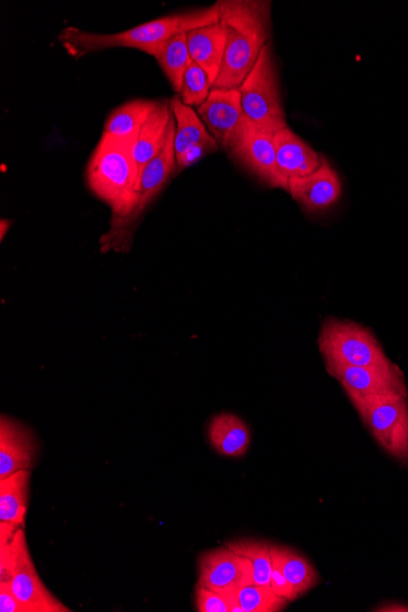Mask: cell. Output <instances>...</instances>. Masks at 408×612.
Segmentation results:
<instances>
[{"label": "cell", "instance_id": "obj_31", "mask_svg": "<svg viewBox=\"0 0 408 612\" xmlns=\"http://www.w3.org/2000/svg\"><path fill=\"white\" fill-rule=\"evenodd\" d=\"M376 611H380V612H384V611H387V612H407L408 611V606L406 605H401V604H394V605H384V606H380L378 608Z\"/></svg>", "mask_w": 408, "mask_h": 612}, {"label": "cell", "instance_id": "obj_11", "mask_svg": "<svg viewBox=\"0 0 408 612\" xmlns=\"http://www.w3.org/2000/svg\"><path fill=\"white\" fill-rule=\"evenodd\" d=\"M11 590L27 612H70L60 599L55 598L41 580L31 558L27 535H23L19 548L18 560Z\"/></svg>", "mask_w": 408, "mask_h": 612}, {"label": "cell", "instance_id": "obj_13", "mask_svg": "<svg viewBox=\"0 0 408 612\" xmlns=\"http://www.w3.org/2000/svg\"><path fill=\"white\" fill-rule=\"evenodd\" d=\"M175 172H178V160L177 152H175V121L172 117L165 147L139 175L137 206L129 227H127V238L130 242V232L136 226V221L142 218L147 207L155 201Z\"/></svg>", "mask_w": 408, "mask_h": 612}, {"label": "cell", "instance_id": "obj_5", "mask_svg": "<svg viewBox=\"0 0 408 612\" xmlns=\"http://www.w3.org/2000/svg\"><path fill=\"white\" fill-rule=\"evenodd\" d=\"M239 90L244 117L252 125L272 134L287 127L271 43Z\"/></svg>", "mask_w": 408, "mask_h": 612}, {"label": "cell", "instance_id": "obj_21", "mask_svg": "<svg viewBox=\"0 0 408 612\" xmlns=\"http://www.w3.org/2000/svg\"><path fill=\"white\" fill-rule=\"evenodd\" d=\"M158 103L159 101L134 100L122 104L107 117L103 135L122 138L137 136Z\"/></svg>", "mask_w": 408, "mask_h": 612}, {"label": "cell", "instance_id": "obj_14", "mask_svg": "<svg viewBox=\"0 0 408 612\" xmlns=\"http://www.w3.org/2000/svg\"><path fill=\"white\" fill-rule=\"evenodd\" d=\"M38 443L22 423L2 416L0 419V479L20 470H31L36 464Z\"/></svg>", "mask_w": 408, "mask_h": 612}, {"label": "cell", "instance_id": "obj_19", "mask_svg": "<svg viewBox=\"0 0 408 612\" xmlns=\"http://www.w3.org/2000/svg\"><path fill=\"white\" fill-rule=\"evenodd\" d=\"M31 470H20L0 479V523L25 526Z\"/></svg>", "mask_w": 408, "mask_h": 612}, {"label": "cell", "instance_id": "obj_29", "mask_svg": "<svg viewBox=\"0 0 408 612\" xmlns=\"http://www.w3.org/2000/svg\"><path fill=\"white\" fill-rule=\"evenodd\" d=\"M271 588L275 594L283 597L287 600V602H294V600L300 597L296 593L295 588L286 580V577L284 575L282 569H280L275 559H273Z\"/></svg>", "mask_w": 408, "mask_h": 612}, {"label": "cell", "instance_id": "obj_22", "mask_svg": "<svg viewBox=\"0 0 408 612\" xmlns=\"http://www.w3.org/2000/svg\"><path fill=\"white\" fill-rule=\"evenodd\" d=\"M272 558L276 560L286 580L295 588L299 595L305 594L316 587L320 575L312 563L294 549L271 544Z\"/></svg>", "mask_w": 408, "mask_h": 612}, {"label": "cell", "instance_id": "obj_20", "mask_svg": "<svg viewBox=\"0 0 408 612\" xmlns=\"http://www.w3.org/2000/svg\"><path fill=\"white\" fill-rule=\"evenodd\" d=\"M169 101L175 121V152H177V157L197 145L216 139L209 134L201 117L192 107L184 104L179 96H175Z\"/></svg>", "mask_w": 408, "mask_h": 612}, {"label": "cell", "instance_id": "obj_1", "mask_svg": "<svg viewBox=\"0 0 408 612\" xmlns=\"http://www.w3.org/2000/svg\"><path fill=\"white\" fill-rule=\"evenodd\" d=\"M136 136L102 135L86 167L90 190L112 209V226L102 239L103 252L127 251V227L137 206L139 170L134 157Z\"/></svg>", "mask_w": 408, "mask_h": 612}, {"label": "cell", "instance_id": "obj_2", "mask_svg": "<svg viewBox=\"0 0 408 612\" xmlns=\"http://www.w3.org/2000/svg\"><path fill=\"white\" fill-rule=\"evenodd\" d=\"M219 3L186 13L161 17L118 33H93L73 27L60 34L61 44L74 58L109 49H134L156 56L161 45L180 33L219 22Z\"/></svg>", "mask_w": 408, "mask_h": 612}, {"label": "cell", "instance_id": "obj_7", "mask_svg": "<svg viewBox=\"0 0 408 612\" xmlns=\"http://www.w3.org/2000/svg\"><path fill=\"white\" fill-rule=\"evenodd\" d=\"M325 367L341 383L354 407L381 396L408 397V387L400 369L381 371L344 364H325Z\"/></svg>", "mask_w": 408, "mask_h": 612}, {"label": "cell", "instance_id": "obj_6", "mask_svg": "<svg viewBox=\"0 0 408 612\" xmlns=\"http://www.w3.org/2000/svg\"><path fill=\"white\" fill-rule=\"evenodd\" d=\"M408 397L381 396L356 406L373 438L396 461L408 466Z\"/></svg>", "mask_w": 408, "mask_h": 612}, {"label": "cell", "instance_id": "obj_17", "mask_svg": "<svg viewBox=\"0 0 408 612\" xmlns=\"http://www.w3.org/2000/svg\"><path fill=\"white\" fill-rule=\"evenodd\" d=\"M170 101H159L157 108L136 136L134 157L142 175L147 164L156 158L166 145L169 127L172 121Z\"/></svg>", "mask_w": 408, "mask_h": 612}, {"label": "cell", "instance_id": "obj_23", "mask_svg": "<svg viewBox=\"0 0 408 612\" xmlns=\"http://www.w3.org/2000/svg\"><path fill=\"white\" fill-rule=\"evenodd\" d=\"M186 34L188 33H180L168 40L155 56L172 90L177 93L181 90L186 70L193 63Z\"/></svg>", "mask_w": 408, "mask_h": 612}, {"label": "cell", "instance_id": "obj_8", "mask_svg": "<svg viewBox=\"0 0 408 612\" xmlns=\"http://www.w3.org/2000/svg\"><path fill=\"white\" fill-rule=\"evenodd\" d=\"M228 152L261 181L287 191L278 168L274 134L261 131L247 120Z\"/></svg>", "mask_w": 408, "mask_h": 612}, {"label": "cell", "instance_id": "obj_16", "mask_svg": "<svg viewBox=\"0 0 408 612\" xmlns=\"http://www.w3.org/2000/svg\"><path fill=\"white\" fill-rule=\"evenodd\" d=\"M186 37L192 62L203 70L215 87L227 49V30L223 23L219 21L213 25L192 30Z\"/></svg>", "mask_w": 408, "mask_h": 612}, {"label": "cell", "instance_id": "obj_12", "mask_svg": "<svg viewBox=\"0 0 408 612\" xmlns=\"http://www.w3.org/2000/svg\"><path fill=\"white\" fill-rule=\"evenodd\" d=\"M287 193L307 214H321L334 207L343 195L339 174L322 155L321 167L303 178L291 179Z\"/></svg>", "mask_w": 408, "mask_h": 612}, {"label": "cell", "instance_id": "obj_28", "mask_svg": "<svg viewBox=\"0 0 408 612\" xmlns=\"http://www.w3.org/2000/svg\"><path fill=\"white\" fill-rule=\"evenodd\" d=\"M219 145L216 139L209 141L201 145H197L185 152L184 155L177 157L178 173L195 166L196 163L209 155V153L217 152Z\"/></svg>", "mask_w": 408, "mask_h": 612}, {"label": "cell", "instance_id": "obj_4", "mask_svg": "<svg viewBox=\"0 0 408 612\" xmlns=\"http://www.w3.org/2000/svg\"><path fill=\"white\" fill-rule=\"evenodd\" d=\"M318 348L325 364L396 371L370 329L353 321L328 318L321 328Z\"/></svg>", "mask_w": 408, "mask_h": 612}, {"label": "cell", "instance_id": "obj_15", "mask_svg": "<svg viewBox=\"0 0 408 612\" xmlns=\"http://www.w3.org/2000/svg\"><path fill=\"white\" fill-rule=\"evenodd\" d=\"M276 163L283 179L303 178L321 167L322 155H318L305 141L287 126L274 134Z\"/></svg>", "mask_w": 408, "mask_h": 612}, {"label": "cell", "instance_id": "obj_26", "mask_svg": "<svg viewBox=\"0 0 408 612\" xmlns=\"http://www.w3.org/2000/svg\"><path fill=\"white\" fill-rule=\"evenodd\" d=\"M212 90V82L209 81L207 74L200 66L192 63L184 75L179 97L189 107H200Z\"/></svg>", "mask_w": 408, "mask_h": 612}, {"label": "cell", "instance_id": "obj_24", "mask_svg": "<svg viewBox=\"0 0 408 612\" xmlns=\"http://www.w3.org/2000/svg\"><path fill=\"white\" fill-rule=\"evenodd\" d=\"M232 612H278L287 605V600L275 594L272 588L248 584L227 594Z\"/></svg>", "mask_w": 408, "mask_h": 612}, {"label": "cell", "instance_id": "obj_25", "mask_svg": "<svg viewBox=\"0 0 408 612\" xmlns=\"http://www.w3.org/2000/svg\"><path fill=\"white\" fill-rule=\"evenodd\" d=\"M226 546L251 562L253 584L271 588L273 571L271 543H266L264 540L243 539L230 541Z\"/></svg>", "mask_w": 408, "mask_h": 612}, {"label": "cell", "instance_id": "obj_18", "mask_svg": "<svg viewBox=\"0 0 408 612\" xmlns=\"http://www.w3.org/2000/svg\"><path fill=\"white\" fill-rule=\"evenodd\" d=\"M208 439L219 455L238 458L249 450L251 431L239 416L224 412L209 422Z\"/></svg>", "mask_w": 408, "mask_h": 612}, {"label": "cell", "instance_id": "obj_30", "mask_svg": "<svg viewBox=\"0 0 408 612\" xmlns=\"http://www.w3.org/2000/svg\"><path fill=\"white\" fill-rule=\"evenodd\" d=\"M0 611L27 612L11 590L10 582H0Z\"/></svg>", "mask_w": 408, "mask_h": 612}, {"label": "cell", "instance_id": "obj_3", "mask_svg": "<svg viewBox=\"0 0 408 612\" xmlns=\"http://www.w3.org/2000/svg\"><path fill=\"white\" fill-rule=\"evenodd\" d=\"M220 19L227 30V49L213 89H240L272 37V2L220 0Z\"/></svg>", "mask_w": 408, "mask_h": 612}, {"label": "cell", "instance_id": "obj_10", "mask_svg": "<svg viewBox=\"0 0 408 612\" xmlns=\"http://www.w3.org/2000/svg\"><path fill=\"white\" fill-rule=\"evenodd\" d=\"M197 114L219 147L229 151L247 121L242 111L239 89H213L205 103L197 107Z\"/></svg>", "mask_w": 408, "mask_h": 612}, {"label": "cell", "instance_id": "obj_27", "mask_svg": "<svg viewBox=\"0 0 408 612\" xmlns=\"http://www.w3.org/2000/svg\"><path fill=\"white\" fill-rule=\"evenodd\" d=\"M196 609L198 612H232L231 603L226 594L218 593L197 584Z\"/></svg>", "mask_w": 408, "mask_h": 612}, {"label": "cell", "instance_id": "obj_9", "mask_svg": "<svg viewBox=\"0 0 408 612\" xmlns=\"http://www.w3.org/2000/svg\"><path fill=\"white\" fill-rule=\"evenodd\" d=\"M248 584H253L251 562L227 546L208 551L198 560V585L227 595Z\"/></svg>", "mask_w": 408, "mask_h": 612}, {"label": "cell", "instance_id": "obj_32", "mask_svg": "<svg viewBox=\"0 0 408 612\" xmlns=\"http://www.w3.org/2000/svg\"><path fill=\"white\" fill-rule=\"evenodd\" d=\"M11 220H8V219H0V240H4L6 239V235L7 232L9 231L10 227H11Z\"/></svg>", "mask_w": 408, "mask_h": 612}]
</instances>
